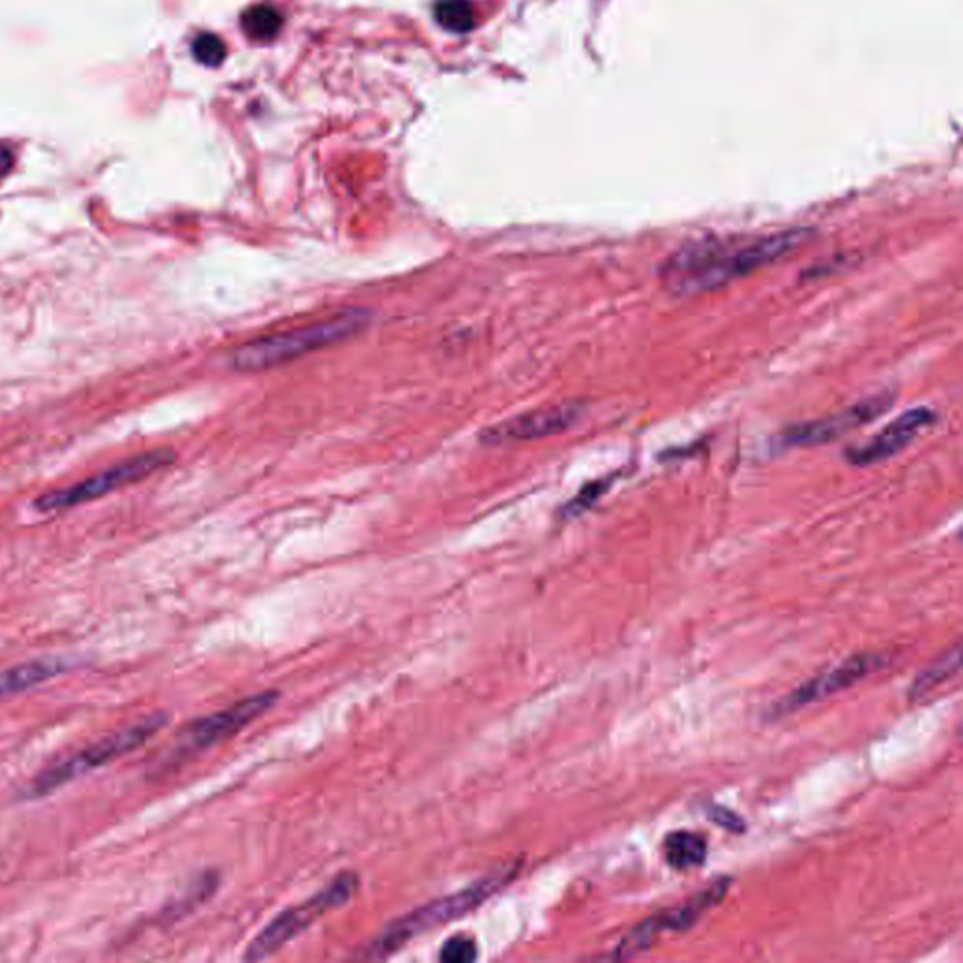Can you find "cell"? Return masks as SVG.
<instances>
[{"instance_id":"ac0fdd59","label":"cell","mask_w":963,"mask_h":963,"mask_svg":"<svg viewBox=\"0 0 963 963\" xmlns=\"http://www.w3.org/2000/svg\"><path fill=\"white\" fill-rule=\"evenodd\" d=\"M192 55L198 63L206 66H219L226 57V48L219 36L200 34L192 44Z\"/></svg>"},{"instance_id":"ffe728a7","label":"cell","mask_w":963,"mask_h":963,"mask_svg":"<svg viewBox=\"0 0 963 963\" xmlns=\"http://www.w3.org/2000/svg\"><path fill=\"white\" fill-rule=\"evenodd\" d=\"M706 817L710 819L711 822H715L717 826H723L725 830H730V832H743L745 830V821H743L740 815H736L734 811H730L727 807L717 806V804H710L706 807Z\"/></svg>"},{"instance_id":"6da1fadb","label":"cell","mask_w":963,"mask_h":963,"mask_svg":"<svg viewBox=\"0 0 963 963\" xmlns=\"http://www.w3.org/2000/svg\"><path fill=\"white\" fill-rule=\"evenodd\" d=\"M804 230L779 232L753 241L700 239L679 247L661 266L664 288L691 296L711 292L764 268L794 251L806 239Z\"/></svg>"},{"instance_id":"7c38bea8","label":"cell","mask_w":963,"mask_h":963,"mask_svg":"<svg viewBox=\"0 0 963 963\" xmlns=\"http://www.w3.org/2000/svg\"><path fill=\"white\" fill-rule=\"evenodd\" d=\"M728 885H730V879H719L715 885L708 886L706 890L696 894L695 898L681 903L670 911H664L659 916L648 918L649 926L653 928L655 935H659L663 930H672V932L689 930L700 920V916L706 915L711 907H715L725 898Z\"/></svg>"},{"instance_id":"277c9868","label":"cell","mask_w":963,"mask_h":963,"mask_svg":"<svg viewBox=\"0 0 963 963\" xmlns=\"http://www.w3.org/2000/svg\"><path fill=\"white\" fill-rule=\"evenodd\" d=\"M506 877H488L478 883L461 890L458 894L446 896L443 900L431 901L426 907H420L412 911L411 915L399 918L386 932L380 935L379 939L371 945L369 954L371 956H388L395 952L397 948L403 947L412 937L422 935L427 930H433L437 926L448 924L456 920L459 916L471 913L482 901L488 900L493 892H497L501 886L505 885Z\"/></svg>"},{"instance_id":"8992f818","label":"cell","mask_w":963,"mask_h":963,"mask_svg":"<svg viewBox=\"0 0 963 963\" xmlns=\"http://www.w3.org/2000/svg\"><path fill=\"white\" fill-rule=\"evenodd\" d=\"M354 886H356V879L352 875H341L324 892L316 894L313 900L305 901L303 905L292 907L283 915L277 916L247 947L245 960L258 962L275 954L288 941H292L305 928H309L318 916L328 913L333 907L343 905L352 896Z\"/></svg>"},{"instance_id":"5bb4252c","label":"cell","mask_w":963,"mask_h":963,"mask_svg":"<svg viewBox=\"0 0 963 963\" xmlns=\"http://www.w3.org/2000/svg\"><path fill=\"white\" fill-rule=\"evenodd\" d=\"M664 860L670 868L678 871L698 868L704 864L708 854L706 839L687 830H679L666 836L663 843Z\"/></svg>"},{"instance_id":"44dd1931","label":"cell","mask_w":963,"mask_h":963,"mask_svg":"<svg viewBox=\"0 0 963 963\" xmlns=\"http://www.w3.org/2000/svg\"><path fill=\"white\" fill-rule=\"evenodd\" d=\"M604 488H606L604 482H595V484H591L589 488H584V491H582L574 501H570L567 510H565L567 516H569V518L570 516H578V514L585 512L587 508H591L593 503L599 499L600 493L604 491Z\"/></svg>"},{"instance_id":"7402d4cb","label":"cell","mask_w":963,"mask_h":963,"mask_svg":"<svg viewBox=\"0 0 963 963\" xmlns=\"http://www.w3.org/2000/svg\"><path fill=\"white\" fill-rule=\"evenodd\" d=\"M14 168V155L8 147L0 145V179H4L6 175L12 172Z\"/></svg>"},{"instance_id":"5b68a950","label":"cell","mask_w":963,"mask_h":963,"mask_svg":"<svg viewBox=\"0 0 963 963\" xmlns=\"http://www.w3.org/2000/svg\"><path fill=\"white\" fill-rule=\"evenodd\" d=\"M174 459V452L166 450V448L143 452L140 456H134V458L127 459L123 463H117V465H113L110 469L95 474L91 478H85L83 482L74 484L70 488L51 491V493L42 495L36 501V508L42 510V512H51V510H63V508L81 505V503H87V501H95L98 497H104L117 488L140 482L143 478L157 473L160 469L168 467Z\"/></svg>"},{"instance_id":"9a60e30c","label":"cell","mask_w":963,"mask_h":963,"mask_svg":"<svg viewBox=\"0 0 963 963\" xmlns=\"http://www.w3.org/2000/svg\"><path fill=\"white\" fill-rule=\"evenodd\" d=\"M241 27L253 40L268 42L281 31L283 17L268 4H256L243 12Z\"/></svg>"},{"instance_id":"4fadbf2b","label":"cell","mask_w":963,"mask_h":963,"mask_svg":"<svg viewBox=\"0 0 963 963\" xmlns=\"http://www.w3.org/2000/svg\"><path fill=\"white\" fill-rule=\"evenodd\" d=\"M74 666V659L66 657H48L31 663L17 664L8 670L0 672V700L8 696L19 695L29 691L32 687L57 678L68 672Z\"/></svg>"},{"instance_id":"2e32d148","label":"cell","mask_w":963,"mask_h":963,"mask_svg":"<svg viewBox=\"0 0 963 963\" xmlns=\"http://www.w3.org/2000/svg\"><path fill=\"white\" fill-rule=\"evenodd\" d=\"M958 668H960V646H954L947 655H943L939 661L930 664L920 676H916L915 683L911 687V696L916 698V696L930 693L937 685H941L945 679L950 678Z\"/></svg>"},{"instance_id":"d6986e66","label":"cell","mask_w":963,"mask_h":963,"mask_svg":"<svg viewBox=\"0 0 963 963\" xmlns=\"http://www.w3.org/2000/svg\"><path fill=\"white\" fill-rule=\"evenodd\" d=\"M441 960L446 963H469L476 960V943L467 935L448 939L441 950Z\"/></svg>"},{"instance_id":"ba28073f","label":"cell","mask_w":963,"mask_h":963,"mask_svg":"<svg viewBox=\"0 0 963 963\" xmlns=\"http://www.w3.org/2000/svg\"><path fill=\"white\" fill-rule=\"evenodd\" d=\"M582 416V405L578 403H561L552 407H542L533 412H525L514 416L497 426L488 427L482 433V441L491 446L505 443H523V441H537L542 437H550L555 433H563L570 426L578 422Z\"/></svg>"},{"instance_id":"e0dca14e","label":"cell","mask_w":963,"mask_h":963,"mask_svg":"<svg viewBox=\"0 0 963 963\" xmlns=\"http://www.w3.org/2000/svg\"><path fill=\"white\" fill-rule=\"evenodd\" d=\"M435 17L446 31L469 32L474 27V10L469 0H439Z\"/></svg>"},{"instance_id":"9c48e42d","label":"cell","mask_w":963,"mask_h":963,"mask_svg":"<svg viewBox=\"0 0 963 963\" xmlns=\"http://www.w3.org/2000/svg\"><path fill=\"white\" fill-rule=\"evenodd\" d=\"M933 420H935V412L926 407H916L911 411L903 412L862 446L847 450V459L849 463L858 467H868V465L886 461L896 456L905 446H909V443H913L926 427L932 426Z\"/></svg>"},{"instance_id":"3957f363","label":"cell","mask_w":963,"mask_h":963,"mask_svg":"<svg viewBox=\"0 0 963 963\" xmlns=\"http://www.w3.org/2000/svg\"><path fill=\"white\" fill-rule=\"evenodd\" d=\"M168 719L170 717L162 711L151 713V715L143 717L142 721L123 728V730H119L108 738L81 749L70 757L55 762L53 766H49L44 772H40L32 779L29 790H27V798L48 796L51 792L68 785L70 781L79 779V777L93 772L100 766L110 764L115 758L128 755L130 751L142 747L143 743L151 740L157 732H160L162 727L168 723Z\"/></svg>"},{"instance_id":"8fae6325","label":"cell","mask_w":963,"mask_h":963,"mask_svg":"<svg viewBox=\"0 0 963 963\" xmlns=\"http://www.w3.org/2000/svg\"><path fill=\"white\" fill-rule=\"evenodd\" d=\"M885 659H881L875 653H860L847 659L845 663L839 664L832 672L824 674L821 678L811 679L800 689H796L792 695L787 696L775 706V715H787L790 711L802 710L811 702H819L826 696L836 695L839 691L849 689L856 681L866 678L871 672H875Z\"/></svg>"},{"instance_id":"52a82bcc","label":"cell","mask_w":963,"mask_h":963,"mask_svg":"<svg viewBox=\"0 0 963 963\" xmlns=\"http://www.w3.org/2000/svg\"><path fill=\"white\" fill-rule=\"evenodd\" d=\"M275 700H277L275 693H260V695L245 698L219 713L194 721L190 727L179 734L177 743L172 749V757H187L234 736L256 717H260L264 711H268L275 704Z\"/></svg>"},{"instance_id":"30bf717a","label":"cell","mask_w":963,"mask_h":963,"mask_svg":"<svg viewBox=\"0 0 963 963\" xmlns=\"http://www.w3.org/2000/svg\"><path fill=\"white\" fill-rule=\"evenodd\" d=\"M890 405H892L890 395L869 397L868 401H862L860 405H854L836 416L792 427L781 437V443L785 446H817V444L830 443L837 437L853 431L854 427L864 426L871 420H875L886 409H890Z\"/></svg>"},{"instance_id":"7a4b0ae2","label":"cell","mask_w":963,"mask_h":963,"mask_svg":"<svg viewBox=\"0 0 963 963\" xmlns=\"http://www.w3.org/2000/svg\"><path fill=\"white\" fill-rule=\"evenodd\" d=\"M369 324V313L352 309L311 326L294 328L245 343L232 352V365L237 371H266L277 365L296 362L316 350L330 348L358 335Z\"/></svg>"}]
</instances>
